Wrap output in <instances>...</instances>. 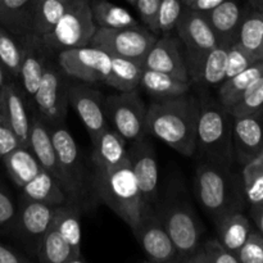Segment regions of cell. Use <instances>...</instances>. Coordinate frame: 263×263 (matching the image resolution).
Returning <instances> with one entry per match:
<instances>
[{
	"instance_id": "obj_1",
	"label": "cell",
	"mask_w": 263,
	"mask_h": 263,
	"mask_svg": "<svg viewBox=\"0 0 263 263\" xmlns=\"http://www.w3.org/2000/svg\"><path fill=\"white\" fill-rule=\"evenodd\" d=\"M199 112L200 100L189 92L156 99L146 109V134L167 144L181 156H194Z\"/></svg>"
},
{
	"instance_id": "obj_2",
	"label": "cell",
	"mask_w": 263,
	"mask_h": 263,
	"mask_svg": "<svg viewBox=\"0 0 263 263\" xmlns=\"http://www.w3.org/2000/svg\"><path fill=\"white\" fill-rule=\"evenodd\" d=\"M194 193L204 212L215 222L244 207V190L241 177L233 174L231 167L204 161L197 167Z\"/></svg>"
},
{
	"instance_id": "obj_3",
	"label": "cell",
	"mask_w": 263,
	"mask_h": 263,
	"mask_svg": "<svg viewBox=\"0 0 263 263\" xmlns=\"http://www.w3.org/2000/svg\"><path fill=\"white\" fill-rule=\"evenodd\" d=\"M100 203L113 211L133 233L138 229L144 212L140 189L130 161L112 168H97L92 181Z\"/></svg>"
},
{
	"instance_id": "obj_4",
	"label": "cell",
	"mask_w": 263,
	"mask_h": 263,
	"mask_svg": "<svg viewBox=\"0 0 263 263\" xmlns=\"http://www.w3.org/2000/svg\"><path fill=\"white\" fill-rule=\"evenodd\" d=\"M158 211L177 251V263H186L187 258L202 244L204 228L186 195L184 185L175 180L170 184L163 203Z\"/></svg>"
},
{
	"instance_id": "obj_5",
	"label": "cell",
	"mask_w": 263,
	"mask_h": 263,
	"mask_svg": "<svg viewBox=\"0 0 263 263\" xmlns=\"http://www.w3.org/2000/svg\"><path fill=\"white\" fill-rule=\"evenodd\" d=\"M234 116L220 102H200L197 126V149L204 161L231 167Z\"/></svg>"
},
{
	"instance_id": "obj_6",
	"label": "cell",
	"mask_w": 263,
	"mask_h": 263,
	"mask_svg": "<svg viewBox=\"0 0 263 263\" xmlns=\"http://www.w3.org/2000/svg\"><path fill=\"white\" fill-rule=\"evenodd\" d=\"M95 31L90 0H73L53 30L40 41L46 50L58 54L67 49L90 45Z\"/></svg>"
},
{
	"instance_id": "obj_7",
	"label": "cell",
	"mask_w": 263,
	"mask_h": 263,
	"mask_svg": "<svg viewBox=\"0 0 263 263\" xmlns=\"http://www.w3.org/2000/svg\"><path fill=\"white\" fill-rule=\"evenodd\" d=\"M184 46L185 59L192 82H195L207 54L218 44L217 37L203 12L184 7L175 27Z\"/></svg>"
},
{
	"instance_id": "obj_8",
	"label": "cell",
	"mask_w": 263,
	"mask_h": 263,
	"mask_svg": "<svg viewBox=\"0 0 263 263\" xmlns=\"http://www.w3.org/2000/svg\"><path fill=\"white\" fill-rule=\"evenodd\" d=\"M104 109L108 125L126 141L133 143L146 134V109L139 89L120 91L104 98Z\"/></svg>"
},
{
	"instance_id": "obj_9",
	"label": "cell",
	"mask_w": 263,
	"mask_h": 263,
	"mask_svg": "<svg viewBox=\"0 0 263 263\" xmlns=\"http://www.w3.org/2000/svg\"><path fill=\"white\" fill-rule=\"evenodd\" d=\"M156 40V33L141 26L125 28L97 27L90 45L103 49L110 55L122 57L143 64L146 53Z\"/></svg>"
},
{
	"instance_id": "obj_10",
	"label": "cell",
	"mask_w": 263,
	"mask_h": 263,
	"mask_svg": "<svg viewBox=\"0 0 263 263\" xmlns=\"http://www.w3.org/2000/svg\"><path fill=\"white\" fill-rule=\"evenodd\" d=\"M59 66L46 62L40 85L36 90L33 100L40 118L48 126L64 123L68 112L69 85Z\"/></svg>"
},
{
	"instance_id": "obj_11",
	"label": "cell",
	"mask_w": 263,
	"mask_h": 263,
	"mask_svg": "<svg viewBox=\"0 0 263 263\" xmlns=\"http://www.w3.org/2000/svg\"><path fill=\"white\" fill-rule=\"evenodd\" d=\"M58 66L67 77L85 84L107 81L112 66V55L97 46L67 49L57 54Z\"/></svg>"
},
{
	"instance_id": "obj_12",
	"label": "cell",
	"mask_w": 263,
	"mask_h": 263,
	"mask_svg": "<svg viewBox=\"0 0 263 263\" xmlns=\"http://www.w3.org/2000/svg\"><path fill=\"white\" fill-rule=\"evenodd\" d=\"M49 130L58 158L59 168L63 175L64 192L68 195L69 202L81 204L86 197V189H85L84 170H82L76 141L64 123L49 126Z\"/></svg>"
},
{
	"instance_id": "obj_13",
	"label": "cell",
	"mask_w": 263,
	"mask_h": 263,
	"mask_svg": "<svg viewBox=\"0 0 263 263\" xmlns=\"http://www.w3.org/2000/svg\"><path fill=\"white\" fill-rule=\"evenodd\" d=\"M134 235L146 259L154 263L177 262V251L161 217L158 208L144 210Z\"/></svg>"
},
{
	"instance_id": "obj_14",
	"label": "cell",
	"mask_w": 263,
	"mask_h": 263,
	"mask_svg": "<svg viewBox=\"0 0 263 263\" xmlns=\"http://www.w3.org/2000/svg\"><path fill=\"white\" fill-rule=\"evenodd\" d=\"M127 156L140 189L144 210L158 208V164L154 146L143 136L131 143Z\"/></svg>"
},
{
	"instance_id": "obj_15",
	"label": "cell",
	"mask_w": 263,
	"mask_h": 263,
	"mask_svg": "<svg viewBox=\"0 0 263 263\" xmlns=\"http://www.w3.org/2000/svg\"><path fill=\"white\" fill-rule=\"evenodd\" d=\"M143 68L163 72L182 81L192 82L181 41L172 33L157 37L144 58Z\"/></svg>"
},
{
	"instance_id": "obj_16",
	"label": "cell",
	"mask_w": 263,
	"mask_h": 263,
	"mask_svg": "<svg viewBox=\"0 0 263 263\" xmlns=\"http://www.w3.org/2000/svg\"><path fill=\"white\" fill-rule=\"evenodd\" d=\"M103 94L86 84L69 85V105L84 123L90 140H94L105 127H108Z\"/></svg>"
},
{
	"instance_id": "obj_17",
	"label": "cell",
	"mask_w": 263,
	"mask_h": 263,
	"mask_svg": "<svg viewBox=\"0 0 263 263\" xmlns=\"http://www.w3.org/2000/svg\"><path fill=\"white\" fill-rule=\"evenodd\" d=\"M233 151L241 166L263 151V109L234 117Z\"/></svg>"
},
{
	"instance_id": "obj_18",
	"label": "cell",
	"mask_w": 263,
	"mask_h": 263,
	"mask_svg": "<svg viewBox=\"0 0 263 263\" xmlns=\"http://www.w3.org/2000/svg\"><path fill=\"white\" fill-rule=\"evenodd\" d=\"M54 210L55 207L23 198L20 207H17L12 230L17 231L26 240L36 241L37 249L41 238L53 223Z\"/></svg>"
},
{
	"instance_id": "obj_19",
	"label": "cell",
	"mask_w": 263,
	"mask_h": 263,
	"mask_svg": "<svg viewBox=\"0 0 263 263\" xmlns=\"http://www.w3.org/2000/svg\"><path fill=\"white\" fill-rule=\"evenodd\" d=\"M3 121L13 130L21 144L28 146L31 117L28 116L22 90L10 80L0 90Z\"/></svg>"
},
{
	"instance_id": "obj_20",
	"label": "cell",
	"mask_w": 263,
	"mask_h": 263,
	"mask_svg": "<svg viewBox=\"0 0 263 263\" xmlns=\"http://www.w3.org/2000/svg\"><path fill=\"white\" fill-rule=\"evenodd\" d=\"M28 148L36 157L41 168L48 171L55 177L64 189V179L59 168L58 158L51 140L49 126L40 117H31L30 136H28Z\"/></svg>"
},
{
	"instance_id": "obj_21",
	"label": "cell",
	"mask_w": 263,
	"mask_h": 263,
	"mask_svg": "<svg viewBox=\"0 0 263 263\" xmlns=\"http://www.w3.org/2000/svg\"><path fill=\"white\" fill-rule=\"evenodd\" d=\"M40 43V39L32 36L23 39V57L18 79L21 80L23 95L30 99H32L40 85L46 66L45 57L39 48Z\"/></svg>"
},
{
	"instance_id": "obj_22",
	"label": "cell",
	"mask_w": 263,
	"mask_h": 263,
	"mask_svg": "<svg viewBox=\"0 0 263 263\" xmlns=\"http://www.w3.org/2000/svg\"><path fill=\"white\" fill-rule=\"evenodd\" d=\"M127 141L110 126L105 127L94 140L92 144V163L97 168H112L120 166L128 159Z\"/></svg>"
},
{
	"instance_id": "obj_23",
	"label": "cell",
	"mask_w": 263,
	"mask_h": 263,
	"mask_svg": "<svg viewBox=\"0 0 263 263\" xmlns=\"http://www.w3.org/2000/svg\"><path fill=\"white\" fill-rule=\"evenodd\" d=\"M73 0H35L26 27V36L41 39L50 32ZM23 37V39H25Z\"/></svg>"
},
{
	"instance_id": "obj_24",
	"label": "cell",
	"mask_w": 263,
	"mask_h": 263,
	"mask_svg": "<svg viewBox=\"0 0 263 263\" xmlns=\"http://www.w3.org/2000/svg\"><path fill=\"white\" fill-rule=\"evenodd\" d=\"M243 14L244 12L235 0H225L212 10L205 13L218 44L230 45L236 41Z\"/></svg>"
},
{
	"instance_id": "obj_25",
	"label": "cell",
	"mask_w": 263,
	"mask_h": 263,
	"mask_svg": "<svg viewBox=\"0 0 263 263\" xmlns=\"http://www.w3.org/2000/svg\"><path fill=\"white\" fill-rule=\"evenodd\" d=\"M22 195L25 199L57 207L68 202V195L64 192L58 180L48 171L41 170L31 181L23 185Z\"/></svg>"
},
{
	"instance_id": "obj_26",
	"label": "cell",
	"mask_w": 263,
	"mask_h": 263,
	"mask_svg": "<svg viewBox=\"0 0 263 263\" xmlns=\"http://www.w3.org/2000/svg\"><path fill=\"white\" fill-rule=\"evenodd\" d=\"M193 82L182 81L163 72L143 68L139 87L152 95L154 99H167L187 94Z\"/></svg>"
},
{
	"instance_id": "obj_27",
	"label": "cell",
	"mask_w": 263,
	"mask_h": 263,
	"mask_svg": "<svg viewBox=\"0 0 263 263\" xmlns=\"http://www.w3.org/2000/svg\"><path fill=\"white\" fill-rule=\"evenodd\" d=\"M51 226L58 231L59 235L74 251L82 253L81 208H80V203L69 202L68 200L64 204L57 205L55 210H54V217Z\"/></svg>"
},
{
	"instance_id": "obj_28",
	"label": "cell",
	"mask_w": 263,
	"mask_h": 263,
	"mask_svg": "<svg viewBox=\"0 0 263 263\" xmlns=\"http://www.w3.org/2000/svg\"><path fill=\"white\" fill-rule=\"evenodd\" d=\"M36 254L41 263H85L82 253L74 251L53 226L41 238Z\"/></svg>"
},
{
	"instance_id": "obj_29",
	"label": "cell",
	"mask_w": 263,
	"mask_h": 263,
	"mask_svg": "<svg viewBox=\"0 0 263 263\" xmlns=\"http://www.w3.org/2000/svg\"><path fill=\"white\" fill-rule=\"evenodd\" d=\"M215 226L218 240L235 256L252 233L251 222L241 211L218 218L215 221Z\"/></svg>"
},
{
	"instance_id": "obj_30",
	"label": "cell",
	"mask_w": 263,
	"mask_h": 263,
	"mask_svg": "<svg viewBox=\"0 0 263 263\" xmlns=\"http://www.w3.org/2000/svg\"><path fill=\"white\" fill-rule=\"evenodd\" d=\"M262 76L263 62H256L240 73L226 79L218 89V102L226 109H230L243 97L244 92Z\"/></svg>"
},
{
	"instance_id": "obj_31",
	"label": "cell",
	"mask_w": 263,
	"mask_h": 263,
	"mask_svg": "<svg viewBox=\"0 0 263 263\" xmlns=\"http://www.w3.org/2000/svg\"><path fill=\"white\" fill-rule=\"evenodd\" d=\"M5 170L18 187H22L41 171V166L28 146L20 145L3 158Z\"/></svg>"
},
{
	"instance_id": "obj_32",
	"label": "cell",
	"mask_w": 263,
	"mask_h": 263,
	"mask_svg": "<svg viewBox=\"0 0 263 263\" xmlns=\"http://www.w3.org/2000/svg\"><path fill=\"white\" fill-rule=\"evenodd\" d=\"M236 41L258 62H263V17L256 9L244 12Z\"/></svg>"
},
{
	"instance_id": "obj_33",
	"label": "cell",
	"mask_w": 263,
	"mask_h": 263,
	"mask_svg": "<svg viewBox=\"0 0 263 263\" xmlns=\"http://www.w3.org/2000/svg\"><path fill=\"white\" fill-rule=\"evenodd\" d=\"M143 64L122 57L112 55L109 76L105 85L117 91H133L139 89Z\"/></svg>"
},
{
	"instance_id": "obj_34",
	"label": "cell",
	"mask_w": 263,
	"mask_h": 263,
	"mask_svg": "<svg viewBox=\"0 0 263 263\" xmlns=\"http://www.w3.org/2000/svg\"><path fill=\"white\" fill-rule=\"evenodd\" d=\"M90 5L97 27L125 28L140 26V23L125 8L108 0H91Z\"/></svg>"
},
{
	"instance_id": "obj_35",
	"label": "cell",
	"mask_w": 263,
	"mask_h": 263,
	"mask_svg": "<svg viewBox=\"0 0 263 263\" xmlns=\"http://www.w3.org/2000/svg\"><path fill=\"white\" fill-rule=\"evenodd\" d=\"M35 0H0V25L18 37H25Z\"/></svg>"
},
{
	"instance_id": "obj_36",
	"label": "cell",
	"mask_w": 263,
	"mask_h": 263,
	"mask_svg": "<svg viewBox=\"0 0 263 263\" xmlns=\"http://www.w3.org/2000/svg\"><path fill=\"white\" fill-rule=\"evenodd\" d=\"M244 197L251 207L263 203V151L253 159L243 164L241 170Z\"/></svg>"
},
{
	"instance_id": "obj_37",
	"label": "cell",
	"mask_w": 263,
	"mask_h": 263,
	"mask_svg": "<svg viewBox=\"0 0 263 263\" xmlns=\"http://www.w3.org/2000/svg\"><path fill=\"white\" fill-rule=\"evenodd\" d=\"M229 46L230 45L226 44H217V46L207 54L195 82L213 86V85H221L225 81Z\"/></svg>"
},
{
	"instance_id": "obj_38",
	"label": "cell",
	"mask_w": 263,
	"mask_h": 263,
	"mask_svg": "<svg viewBox=\"0 0 263 263\" xmlns=\"http://www.w3.org/2000/svg\"><path fill=\"white\" fill-rule=\"evenodd\" d=\"M23 57V44L0 25V62L10 77L18 79Z\"/></svg>"
},
{
	"instance_id": "obj_39",
	"label": "cell",
	"mask_w": 263,
	"mask_h": 263,
	"mask_svg": "<svg viewBox=\"0 0 263 263\" xmlns=\"http://www.w3.org/2000/svg\"><path fill=\"white\" fill-rule=\"evenodd\" d=\"M182 10H184L182 0H161L153 32L156 35L174 32Z\"/></svg>"
},
{
	"instance_id": "obj_40",
	"label": "cell",
	"mask_w": 263,
	"mask_h": 263,
	"mask_svg": "<svg viewBox=\"0 0 263 263\" xmlns=\"http://www.w3.org/2000/svg\"><path fill=\"white\" fill-rule=\"evenodd\" d=\"M263 109V76L259 77L248 90L243 94V97L234 104L230 109H228L234 117L236 116L248 115V113L258 112Z\"/></svg>"
},
{
	"instance_id": "obj_41",
	"label": "cell",
	"mask_w": 263,
	"mask_h": 263,
	"mask_svg": "<svg viewBox=\"0 0 263 263\" xmlns=\"http://www.w3.org/2000/svg\"><path fill=\"white\" fill-rule=\"evenodd\" d=\"M257 61L244 46H241L238 41L230 44L228 50V66H226V79L240 73L254 64Z\"/></svg>"
},
{
	"instance_id": "obj_42",
	"label": "cell",
	"mask_w": 263,
	"mask_h": 263,
	"mask_svg": "<svg viewBox=\"0 0 263 263\" xmlns=\"http://www.w3.org/2000/svg\"><path fill=\"white\" fill-rule=\"evenodd\" d=\"M236 257L239 263H263V235L258 230H252Z\"/></svg>"
},
{
	"instance_id": "obj_43",
	"label": "cell",
	"mask_w": 263,
	"mask_h": 263,
	"mask_svg": "<svg viewBox=\"0 0 263 263\" xmlns=\"http://www.w3.org/2000/svg\"><path fill=\"white\" fill-rule=\"evenodd\" d=\"M208 263H239L238 257L231 253L218 238H211L202 243Z\"/></svg>"
},
{
	"instance_id": "obj_44",
	"label": "cell",
	"mask_w": 263,
	"mask_h": 263,
	"mask_svg": "<svg viewBox=\"0 0 263 263\" xmlns=\"http://www.w3.org/2000/svg\"><path fill=\"white\" fill-rule=\"evenodd\" d=\"M17 215V205L10 195L0 187V230H12Z\"/></svg>"
},
{
	"instance_id": "obj_45",
	"label": "cell",
	"mask_w": 263,
	"mask_h": 263,
	"mask_svg": "<svg viewBox=\"0 0 263 263\" xmlns=\"http://www.w3.org/2000/svg\"><path fill=\"white\" fill-rule=\"evenodd\" d=\"M161 0H136L135 7L144 25L153 32Z\"/></svg>"
},
{
	"instance_id": "obj_46",
	"label": "cell",
	"mask_w": 263,
	"mask_h": 263,
	"mask_svg": "<svg viewBox=\"0 0 263 263\" xmlns=\"http://www.w3.org/2000/svg\"><path fill=\"white\" fill-rule=\"evenodd\" d=\"M20 145H22V144H21L17 135L13 133L12 128L4 121H2L0 122V158L3 159Z\"/></svg>"
},
{
	"instance_id": "obj_47",
	"label": "cell",
	"mask_w": 263,
	"mask_h": 263,
	"mask_svg": "<svg viewBox=\"0 0 263 263\" xmlns=\"http://www.w3.org/2000/svg\"><path fill=\"white\" fill-rule=\"evenodd\" d=\"M30 259L0 243V263H27Z\"/></svg>"
},
{
	"instance_id": "obj_48",
	"label": "cell",
	"mask_w": 263,
	"mask_h": 263,
	"mask_svg": "<svg viewBox=\"0 0 263 263\" xmlns=\"http://www.w3.org/2000/svg\"><path fill=\"white\" fill-rule=\"evenodd\" d=\"M223 2H225V0H195V2L193 3V4H190L187 8H192V9L198 10V12L207 13Z\"/></svg>"
},
{
	"instance_id": "obj_49",
	"label": "cell",
	"mask_w": 263,
	"mask_h": 263,
	"mask_svg": "<svg viewBox=\"0 0 263 263\" xmlns=\"http://www.w3.org/2000/svg\"><path fill=\"white\" fill-rule=\"evenodd\" d=\"M251 216L258 231L263 235V203L256 207H251Z\"/></svg>"
},
{
	"instance_id": "obj_50",
	"label": "cell",
	"mask_w": 263,
	"mask_h": 263,
	"mask_svg": "<svg viewBox=\"0 0 263 263\" xmlns=\"http://www.w3.org/2000/svg\"><path fill=\"white\" fill-rule=\"evenodd\" d=\"M186 263H208V258L207 256H205V252L204 249H203L202 244H200L199 248L187 258Z\"/></svg>"
},
{
	"instance_id": "obj_51",
	"label": "cell",
	"mask_w": 263,
	"mask_h": 263,
	"mask_svg": "<svg viewBox=\"0 0 263 263\" xmlns=\"http://www.w3.org/2000/svg\"><path fill=\"white\" fill-rule=\"evenodd\" d=\"M9 77L10 76H9V74H8V72L5 71L4 66H3V63H2V62H0V90H2V87L4 86V85L7 84V82L10 81Z\"/></svg>"
},
{
	"instance_id": "obj_52",
	"label": "cell",
	"mask_w": 263,
	"mask_h": 263,
	"mask_svg": "<svg viewBox=\"0 0 263 263\" xmlns=\"http://www.w3.org/2000/svg\"><path fill=\"white\" fill-rule=\"evenodd\" d=\"M249 3H251L253 9L258 10V12H262L263 10V0H249Z\"/></svg>"
},
{
	"instance_id": "obj_53",
	"label": "cell",
	"mask_w": 263,
	"mask_h": 263,
	"mask_svg": "<svg viewBox=\"0 0 263 263\" xmlns=\"http://www.w3.org/2000/svg\"><path fill=\"white\" fill-rule=\"evenodd\" d=\"M195 0H182V3H184V7H189L190 4H193Z\"/></svg>"
},
{
	"instance_id": "obj_54",
	"label": "cell",
	"mask_w": 263,
	"mask_h": 263,
	"mask_svg": "<svg viewBox=\"0 0 263 263\" xmlns=\"http://www.w3.org/2000/svg\"><path fill=\"white\" fill-rule=\"evenodd\" d=\"M126 2H128V3H130V4H133V5H135V3H136V0H126Z\"/></svg>"
},
{
	"instance_id": "obj_55",
	"label": "cell",
	"mask_w": 263,
	"mask_h": 263,
	"mask_svg": "<svg viewBox=\"0 0 263 263\" xmlns=\"http://www.w3.org/2000/svg\"><path fill=\"white\" fill-rule=\"evenodd\" d=\"M3 121V113H2V105H0V122Z\"/></svg>"
},
{
	"instance_id": "obj_56",
	"label": "cell",
	"mask_w": 263,
	"mask_h": 263,
	"mask_svg": "<svg viewBox=\"0 0 263 263\" xmlns=\"http://www.w3.org/2000/svg\"><path fill=\"white\" fill-rule=\"evenodd\" d=\"M259 13H261V14H262V17H263V10H262V12H259Z\"/></svg>"
}]
</instances>
